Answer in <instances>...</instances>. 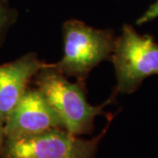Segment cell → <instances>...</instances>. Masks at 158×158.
I'll use <instances>...</instances> for the list:
<instances>
[{
    "mask_svg": "<svg viewBox=\"0 0 158 158\" xmlns=\"http://www.w3.org/2000/svg\"><path fill=\"white\" fill-rule=\"evenodd\" d=\"M34 82L60 117L65 129L74 135L91 134L98 116H113L104 112V108L111 104L117 95L114 91L112 97L102 105L91 106L86 98L85 83L69 82L50 63L44 64L34 77Z\"/></svg>",
    "mask_w": 158,
    "mask_h": 158,
    "instance_id": "6da1fadb",
    "label": "cell"
},
{
    "mask_svg": "<svg viewBox=\"0 0 158 158\" xmlns=\"http://www.w3.org/2000/svg\"><path fill=\"white\" fill-rule=\"evenodd\" d=\"M63 56L52 67L66 77L85 83L90 71L100 62L111 60L116 38L112 29H97L78 19L62 26Z\"/></svg>",
    "mask_w": 158,
    "mask_h": 158,
    "instance_id": "7a4b0ae2",
    "label": "cell"
},
{
    "mask_svg": "<svg viewBox=\"0 0 158 158\" xmlns=\"http://www.w3.org/2000/svg\"><path fill=\"white\" fill-rule=\"evenodd\" d=\"M110 61L117 79L114 92L131 94L144 79L158 75V42L151 35H141L133 26L126 24L116 38Z\"/></svg>",
    "mask_w": 158,
    "mask_h": 158,
    "instance_id": "3957f363",
    "label": "cell"
},
{
    "mask_svg": "<svg viewBox=\"0 0 158 158\" xmlns=\"http://www.w3.org/2000/svg\"><path fill=\"white\" fill-rule=\"evenodd\" d=\"M113 118L99 135L90 140L64 128H54L31 135L6 137L2 158H95L99 141Z\"/></svg>",
    "mask_w": 158,
    "mask_h": 158,
    "instance_id": "277c9868",
    "label": "cell"
},
{
    "mask_svg": "<svg viewBox=\"0 0 158 158\" xmlns=\"http://www.w3.org/2000/svg\"><path fill=\"white\" fill-rule=\"evenodd\" d=\"M6 137L40 134L54 128H64L58 114L36 87L26 90L4 123Z\"/></svg>",
    "mask_w": 158,
    "mask_h": 158,
    "instance_id": "5b68a950",
    "label": "cell"
},
{
    "mask_svg": "<svg viewBox=\"0 0 158 158\" xmlns=\"http://www.w3.org/2000/svg\"><path fill=\"white\" fill-rule=\"evenodd\" d=\"M44 64L35 53L30 52L0 65V118L4 123Z\"/></svg>",
    "mask_w": 158,
    "mask_h": 158,
    "instance_id": "8992f818",
    "label": "cell"
},
{
    "mask_svg": "<svg viewBox=\"0 0 158 158\" xmlns=\"http://www.w3.org/2000/svg\"><path fill=\"white\" fill-rule=\"evenodd\" d=\"M18 13L8 5L6 0H0V45L6 34L17 19Z\"/></svg>",
    "mask_w": 158,
    "mask_h": 158,
    "instance_id": "52a82bcc",
    "label": "cell"
},
{
    "mask_svg": "<svg viewBox=\"0 0 158 158\" xmlns=\"http://www.w3.org/2000/svg\"><path fill=\"white\" fill-rule=\"evenodd\" d=\"M158 18V0H156L155 3L150 5L148 10L141 17L136 20V24L138 26H141L143 24L148 23L149 21H152L154 19Z\"/></svg>",
    "mask_w": 158,
    "mask_h": 158,
    "instance_id": "ba28073f",
    "label": "cell"
},
{
    "mask_svg": "<svg viewBox=\"0 0 158 158\" xmlns=\"http://www.w3.org/2000/svg\"><path fill=\"white\" fill-rule=\"evenodd\" d=\"M6 139L5 135V127H4V121L0 118V158H2L3 155V148H4V142Z\"/></svg>",
    "mask_w": 158,
    "mask_h": 158,
    "instance_id": "9c48e42d",
    "label": "cell"
}]
</instances>
